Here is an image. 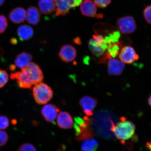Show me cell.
Returning <instances> with one entry per match:
<instances>
[{
    "label": "cell",
    "instance_id": "cell-6",
    "mask_svg": "<svg viewBox=\"0 0 151 151\" xmlns=\"http://www.w3.org/2000/svg\"><path fill=\"white\" fill-rule=\"evenodd\" d=\"M80 9L84 16L90 17L101 19L103 18L102 14H98L97 6L91 0H84L80 4Z\"/></svg>",
    "mask_w": 151,
    "mask_h": 151
},
{
    "label": "cell",
    "instance_id": "cell-30",
    "mask_svg": "<svg viewBox=\"0 0 151 151\" xmlns=\"http://www.w3.org/2000/svg\"><path fill=\"white\" fill-rule=\"evenodd\" d=\"M146 146L148 147V148L150 149V150H151V142H147L146 143Z\"/></svg>",
    "mask_w": 151,
    "mask_h": 151
},
{
    "label": "cell",
    "instance_id": "cell-33",
    "mask_svg": "<svg viewBox=\"0 0 151 151\" xmlns=\"http://www.w3.org/2000/svg\"><path fill=\"white\" fill-rule=\"evenodd\" d=\"M121 120H122V121H125L126 120V118L124 117H122L121 118Z\"/></svg>",
    "mask_w": 151,
    "mask_h": 151
},
{
    "label": "cell",
    "instance_id": "cell-24",
    "mask_svg": "<svg viewBox=\"0 0 151 151\" xmlns=\"http://www.w3.org/2000/svg\"><path fill=\"white\" fill-rule=\"evenodd\" d=\"M96 6L101 8H104L110 4L111 0H93Z\"/></svg>",
    "mask_w": 151,
    "mask_h": 151
},
{
    "label": "cell",
    "instance_id": "cell-32",
    "mask_svg": "<svg viewBox=\"0 0 151 151\" xmlns=\"http://www.w3.org/2000/svg\"><path fill=\"white\" fill-rule=\"evenodd\" d=\"M151 95H150V97H149L148 99V103L149 105H150V106H151Z\"/></svg>",
    "mask_w": 151,
    "mask_h": 151
},
{
    "label": "cell",
    "instance_id": "cell-7",
    "mask_svg": "<svg viewBox=\"0 0 151 151\" xmlns=\"http://www.w3.org/2000/svg\"><path fill=\"white\" fill-rule=\"evenodd\" d=\"M119 53V58L124 63L131 64L139 58L134 49L129 46L123 47Z\"/></svg>",
    "mask_w": 151,
    "mask_h": 151
},
{
    "label": "cell",
    "instance_id": "cell-19",
    "mask_svg": "<svg viewBox=\"0 0 151 151\" xmlns=\"http://www.w3.org/2000/svg\"><path fill=\"white\" fill-rule=\"evenodd\" d=\"M9 75L7 72L0 69V88H3L8 82Z\"/></svg>",
    "mask_w": 151,
    "mask_h": 151
},
{
    "label": "cell",
    "instance_id": "cell-17",
    "mask_svg": "<svg viewBox=\"0 0 151 151\" xmlns=\"http://www.w3.org/2000/svg\"><path fill=\"white\" fill-rule=\"evenodd\" d=\"M32 59V55L25 52H22L17 56L15 63L17 67L21 69L23 68L31 62Z\"/></svg>",
    "mask_w": 151,
    "mask_h": 151
},
{
    "label": "cell",
    "instance_id": "cell-9",
    "mask_svg": "<svg viewBox=\"0 0 151 151\" xmlns=\"http://www.w3.org/2000/svg\"><path fill=\"white\" fill-rule=\"evenodd\" d=\"M125 68V63L121 60L109 58L107 72L110 76H119L122 74Z\"/></svg>",
    "mask_w": 151,
    "mask_h": 151
},
{
    "label": "cell",
    "instance_id": "cell-4",
    "mask_svg": "<svg viewBox=\"0 0 151 151\" xmlns=\"http://www.w3.org/2000/svg\"><path fill=\"white\" fill-rule=\"evenodd\" d=\"M56 16H65L72 9L78 6L82 0H54Z\"/></svg>",
    "mask_w": 151,
    "mask_h": 151
},
{
    "label": "cell",
    "instance_id": "cell-21",
    "mask_svg": "<svg viewBox=\"0 0 151 151\" xmlns=\"http://www.w3.org/2000/svg\"><path fill=\"white\" fill-rule=\"evenodd\" d=\"M9 125V119L4 115L0 116V129H6Z\"/></svg>",
    "mask_w": 151,
    "mask_h": 151
},
{
    "label": "cell",
    "instance_id": "cell-31",
    "mask_svg": "<svg viewBox=\"0 0 151 151\" xmlns=\"http://www.w3.org/2000/svg\"><path fill=\"white\" fill-rule=\"evenodd\" d=\"M5 0H0V6H1L4 3Z\"/></svg>",
    "mask_w": 151,
    "mask_h": 151
},
{
    "label": "cell",
    "instance_id": "cell-20",
    "mask_svg": "<svg viewBox=\"0 0 151 151\" xmlns=\"http://www.w3.org/2000/svg\"><path fill=\"white\" fill-rule=\"evenodd\" d=\"M8 26L7 18L4 15L0 14V34L4 33Z\"/></svg>",
    "mask_w": 151,
    "mask_h": 151
},
{
    "label": "cell",
    "instance_id": "cell-15",
    "mask_svg": "<svg viewBox=\"0 0 151 151\" xmlns=\"http://www.w3.org/2000/svg\"><path fill=\"white\" fill-rule=\"evenodd\" d=\"M38 6L43 14H51L55 10L56 6L54 0H39Z\"/></svg>",
    "mask_w": 151,
    "mask_h": 151
},
{
    "label": "cell",
    "instance_id": "cell-25",
    "mask_svg": "<svg viewBox=\"0 0 151 151\" xmlns=\"http://www.w3.org/2000/svg\"><path fill=\"white\" fill-rule=\"evenodd\" d=\"M151 5L148 6L145 8L143 12L145 19L147 23L151 24Z\"/></svg>",
    "mask_w": 151,
    "mask_h": 151
},
{
    "label": "cell",
    "instance_id": "cell-27",
    "mask_svg": "<svg viewBox=\"0 0 151 151\" xmlns=\"http://www.w3.org/2000/svg\"><path fill=\"white\" fill-rule=\"evenodd\" d=\"M11 42L12 44L16 45L17 43V40L15 38H13L11 39Z\"/></svg>",
    "mask_w": 151,
    "mask_h": 151
},
{
    "label": "cell",
    "instance_id": "cell-18",
    "mask_svg": "<svg viewBox=\"0 0 151 151\" xmlns=\"http://www.w3.org/2000/svg\"><path fill=\"white\" fill-rule=\"evenodd\" d=\"M99 146V143L96 139L90 138L85 140L81 144L82 151H96Z\"/></svg>",
    "mask_w": 151,
    "mask_h": 151
},
{
    "label": "cell",
    "instance_id": "cell-14",
    "mask_svg": "<svg viewBox=\"0 0 151 151\" xmlns=\"http://www.w3.org/2000/svg\"><path fill=\"white\" fill-rule=\"evenodd\" d=\"M79 103L83 111H89L93 112L97 106V100L89 96H84L81 99Z\"/></svg>",
    "mask_w": 151,
    "mask_h": 151
},
{
    "label": "cell",
    "instance_id": "cell-23",
    "mask_svg": "<svg viewBox=\"0 0 151 151\" xmlns=\"http://www.w3.org/2000/svg\"><path fill=\"white\" fill-rule=\"evenodd\" d=\"M18 151H37L35 147L30 143H26L22 145Z\"/></svg>",
    "mask_w": 151,
    "mask_h": 151
},
{
    "label": "cell",
    "instance_id": "cell-13",
    "mask_svg": "<svg viewBox=\"0 0 151 151\" xmlns=\"http://www.w3.org/2000/svg\"><path fill=\"white\" fill-rule=\"evenodd\" d=\"M41 14L40 11L36 7L33 6L28 7L26 12L27 22L33 25H37L40 21Z\"/></svg>",
    "mask_w": 151,
    "mask_h": 151
},
{
    "label": "cell",
    "instance_id": "cell-3",
    "mask_svg": "<svg viewBox=\"0 0 151 151\" xmlns=\"http://www.w3.org/2000/svg\"><path fill=\"white\" fill-rule=\"evenodd\" d=\"M111 130L114 132L118 139L124 141L131 138L135 133V127L134 124L129 121H124L118 123L114 126L112 122Z\"/></svg>",
    "mask_w": 151,
    "mask_h": 151
},
{
    "label": "cell",
    "instance_id": "cell-16",
    "mask_svg": "<svg viewBox=\"0 0 151 151\" xmlns=\"http://www.w3.org/2000/svg\"><path fill=\"white\" fill-rule=\"evenodd\" d=\"M17 34L21 40L25 41L31 39L33 36L34 31L31 26L25 24L19 27Z\"/></svg>",
    "mask_w": 151,
    "mask_h": 151
},
{
    "label": "cell",
    "instance_id": "cell-29",
    "mask_svg": "<svg viewBox=\"0 0 151 151\" xmlns=\"http://www.w3.org/2000/svg\"><path fill=\"white\" fill-rule=\"evenodd\" d=\"M16 65H11L9 67V69L10 70L14 71L16 69Z\"/></svg>",
    "mask_w": 151,
    "mask_h": 151
},
{
    "label": "cell",
    "instance_id": "cell-26",
    "mask_svg": "<svg viewBox=\"0 0 151 151\" xmlns=\"http://www.w3.org/2000/svg\"><path fill=\"white\" fill-rule=\"evenodd\" d=\"M75 122L79 125L83 124L85 122L84 120H83L82 118L80 117H77L75 118Z\"/></svg>",
    "mask_w": 151,
    "mask_h": 151
},
{
    "label": "cell",
    "instance_id": "cell-1",
    "mask_svg": "<svg viewBox=\"0 0 151 151\" xmlns=\"http://www.w3.org/2000/svg\"><path fill=\"white\" fill-rule=\"evenodd\" d=\"M43 75L40 68L35 63L30 62L20 71L11 73L10 78L16 80L18 86L22 88H31L43 80Z\"/></svg>",
    "mask_w": 151,
    "mask_h": 151
},
{
    "label": "cell",
    "instance_id": "cell-22",
    "mask_svg": "<svg viewBox=\"0 0 151 151\" xmlns=\"http://www.w3.org/2000/svg\"><path fill=\"white\" fill-rule=\"evenodd\" d=\"M8 139V135L6 132L0 130V147L4 146Z\"/></svg>",
    "mask_w": 151,
    "mask_h": 151
},
{
    "label": "cell",
    "instance_id": "cell-5",
    "mask_svg": "<svg viewBox=\"0 0 151 151\" xmlns=\"http://www.w3.org/2000/svg\"><path fill=\"white\" fill-rule=\"evenodd\" d=\"M117 23L119 30L122 34H131L137 28L135 20L132 16H127L119 18Z\"/></svg>",
    "mask_w": 151,
    "mask_h": 151
},
{
    "label": "cell",
    "instance_id": "cell-2",
    "mask_svg": "<svg viewBox=\"0 0 151 151\" xmlns=\"http://www.w3.org/2000/svg\"><path fill=\"white\" fill-rule=\"evenodd\" d=\"M33 93L36 102L39 105L46 104L51 100L53 96L51 88L42 82L34 85Z\"/></svg>",
    "mask_w": 151,
    "mask_h": 151
},
{
    "label": "cell",
    "instance_id": "cell-11",
    "mask_svg": "<svg viewBox=\"0 0 151 151\" xmlns=\"http://www.w3.org/2000/svg\"><path fill=\"white\" fill-rule=\"evenodd\" d=\"M57 122L58 126L62 129H70L73 124L72 117L66 112H61L58 114Z\"/></svg>",
    "mask_w": 151,
    "mask_h": 151
},
{
    "label": "cell",
    "instance_id": "cell-28",
    "mask_svg": "<svg viewBox=\"0 0 151 151\" xmlns=\"http://www.w3.org/2000/svg\"><path fill=\"white\" fill-rule=\"evenodd\" d=\"M73 41H74V42L77 43V44H81V40L79 38V37H77L75 38L74 40H73Z\"/></svg>",
    "mask_w": 151,
    "mask_h": 151
},
{
    "label": "cell",
    "instance_id": "cell-10",
    "mask_svg": "<svg viewBox=\"0 0 151 151\" xmlns=\"http://www.w3.org/2000/svg\"><path fill=\"white\" fill-rule=\"evenodd\" d=\"M41 112L47 122L52 123L57 117L59 109L55 105L47 104L42 107Z\"/></svg>",
    "mask_w": 151,
    "mask_h": 151
},
{
    "label": "cell",
    "instance_id": "cell-8",
    "mask_svg": "<svg viewBox=\"0 0 151 151\" xmlns=\"http://www.w3.org/2000/svg\"><path fill=\"white\" fill-rule=\"evenodd\" d=\"M77 56V51L74 47L65 45L60 49L58 56L62 61L70 62L74 60Z\"/></svg>",
    "mask_w": 151,
    "mask_h": 151
},
{
    "label": "cell",
    "instance_id": "cell-12",
    "mask_svg": "<svg viewBox=\"0 0 151 151\" xmlns=\"http://www.w3.org/2000/svg\"><path fill=\"white\" fill-rule=\"evenodd\" d=\"M9 17V20L13 23L20 24L26 19V12L22 7H17L11 11Z\"/></svg>",
    "mask_w": 151,
    "mask_h": 151
}]
</instances>
